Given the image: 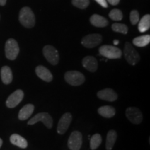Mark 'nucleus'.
Instances as JSON below:
<instances>
[{"instance_id": "c85d7f7f", "label": "nucleus", "mask_w": 150, "mask_h": 150, "mask_svg": "<svg viewBox=\"0 0 150 150\" xmlns=\"http://www.w3.org/2000/svg\"><path fill=\"white\" fill-rule=\"evenodd\" d=\"M95 1L104 8H107L108 7V4L106 0H95Z\"/></svg>"}, {"instance_id": "0eeeda50", "label": "nucleus", "mask_w": 150, "mask_h": 150, "mask_svg": "<svg viewBox=\"0 0 150 150\" xmlns=\"http://www.w3.org/2000/svg\"><path fill=\"white\" fill-rule=\"evenodd\" d=\"M42 53L47 61L52 65H56L59 63V54L57 50L52 45H45L43 47Z\"/></svg>"}, {"instance_id": "c756f323", "label": "nucleus", "mask_w": 150, "mask_h": 150, "mask_svg": "<svg viewBox=\"0 0 150 150\" xmlns=\"http://www.w3.org/2000/svg\"><path fill=\"white\" fill-rule=\"evenodd\" d=\"M106 1H108V3L112 6H116L120 3V0H106Z\"/></svg>"}, {"instance_id": "a211bd4d", "label": "nucleus", "mask_w": 150, "mask_h": 150, "mask_svg": "<svg viewBox=\"0 0 150 150\" xmlns=\"http://www.w3.org/2000/svg\"><path fill=\"white\" fill-rule=\"evenodd\" d=\"M10 141L13 145L17 146V147L25 149L27 147L28 142L25 138L19 134H14L11 135L10 137Z\"/></svg>"}, {"instance_id": "f257e3e1", "label": "nucleus", "mask_w": 150, "mask_h": 150, "mask_svg": "<svg viewBox=\"0 0 150 150\" xmlns=\"http://www.w3.org/2000/svg\"><path fill=\"white\" fill-rule=\"evenodd\" d=\"M19 21L23 27L31 29L35 26V18L33 12L29 7L24 6L20 11Z\"/></svg>"}, {"instance_id": "412c9836", "label": "nucleus", "mask_w": 150, "mask_h": 150, "mask_svg": "<svg viewBox=\"0 0 150 150\" xmlns=\"http://www.w3.org/2000/svg\"><path fill=\"white\" fill-rule=\"evenodd\" d=\"M117 134L115 130H110L108 132L106 140V150H111L114 147L116 140H117Z\"/></svg>"}, {"instance_id": "6e6552de", "label": "nucleus", "mask_w": 150, "mask_h": 150, "mask_svg": "<svg viewBox=\"0 0 150 150\" xmlns=\"http://www.w3.org/2000/svg\"><path fill=\"white\" fill-rule=\"evenodd\" d=\"M103 38L99 33H93L83 37L81 40V44L86 48H94L102 42Z\"/></svg>"}, {"instance_id": "4468645a", "label": "nucleus", "mask_w": 150, "mask_h": 150, "mask_svg": "<svg viewBox=\"0 0 150 150\" xmlns=\"http://www.w3.org/2000/svg\"><path fill=\"white\" fill-rule=\"evenodd\" d=\"M82 65L87 70L91 72H95L98 68V63L94 56H88L82 60Z\"/></svg>"}, {"instance_id": "f8f14e48", "label": "nucleus", "mask_w": 150, "mask_h": 150, "mask_svg": "<svg viewBox=\"0 0 150 150\" xmlns=\"http://www.w3.org/2000/svg\"><path fill=\"white\" fill-rule=\"evenodd\" d=\"M72 116L70 112H66L62 117L59 121V124L57 126V132L58 134L63 135L66 132L68 129L70 125L72 122Z\"/></svg>"}, {"instance_id": "2eb2a0df", "label": "nucleus", "mask_w": 150, "mask_h": 150, "mask_svg": "<svg viewBox=\"0 0 150 150\" xmlns=\"http://www.w3.org/2000/svg\"><path fill=\"white\" fill-rule=\"evenodd\" d=\"M35 73L39 78L46 82H50L53 79V75L51 72L47 67L42 65H38L36 67Z\"/></svg>"}, {"instance_id": "f03ea898", "label": "nucleus", "mask_w": 150, "mask_h": 150, "mask_svg": "<svg viewBox=\"0 0 150 150\" xmlns=\"http://www.w3.org/2000/svg\"><path fill=\"white\" fill-rule=\"evenodd\" d=\"M20 47L18 43L13 38H9L5 44V55L7 59L11 61H14L18 57Z\"/></svg>"}, {"instance_id": "39448f33", "label": "nucleus", "mask_w": 150, "mask_h": 150, "mask_svg": "<svg viewBox=\"0 0 150 150\" xmlns=\"http://www.w3.org/2000/svg\"><path fill=\"white\" fill-rule=\"evenodd\" d=\"M65 80L70 85L78 86L84 83L85 76L78 71H68L65 74Z\"/></svg>"}, {"instance_id": "2f4dec72", "label": "nucleus", "mask_w": 150, "mask_h": 150, "mask_svg": "<svg viewBox=\"0 0 150 150\" xmlns=\"http://www.w3.org/2000/svg\"><path fill=\"white\" fill-rule=\"evenodd\" d=\"M113 44L115 45H117L119 44V40H113Z\"/></svg>"}, {"instance_id": "b1692460", "label": "nucleus", "mask_w": 150, "mask_h": 150, "mask_svg": "<svg viewBox=\"0 0 150 150\" xmlns=\"http://www.w3.org/2000/svg\"><path fill=\"white\" fill-rule=\"evenodd\" d=\"M102 142V138L100 134H94L91 137V141H90V147L92 150H95L99 147Z\"/></svg>"}, {"instance_id": "ddd939ff", "label": "nucleus", "mask_w": 150, "mask_h": 150, "mask_svg": "<svg viewBox=\"0 0 150 150\" xmlns=\"http://www.w3.org/2000/svg\"><path fill=\"white\" fill-rule=\"evenodd\" d=\"M97 97L107 102H114L117 99V94L111 88H106L99 91L97 93Z\"/></svg>"}, {"instance_id": "1a4fd4ad", "label": "nucleus", "mask_w": 150, "mask_h": 150, "mask_svg": "<svg viewBox=\"0 0 150 150\" xmlns=\"http://www.w3.org/2000/svg\"><path fill=\"white\" fill-rule=\"evenodd\" d=\"M82 145V134L78 131L72 132L69 137L67 146L70 150H79Z\"/></svg>"}, {"instance_id": "aec40b11", "label": "nucleus", "mask_w": 150, "mask_h": 150, "mask_svg": "<svg viewBox=\"0 0 150 150\" xmlns=\"http://www.w3.org/2000/svg\"><path fill=\"white\" fill-rule=\"evenodd\" d=\"M97 111L99 115L106 118H110L115 115V108L111 106H101L98 108Z\"/></svg>"}, {"instance_id": "bb28decb", "label": "nucleus", "mask_w": 150, "mask_h": 150, "mask_svg": "<svg viewBox=\"0 0 150 150\" xmlns=\"http://www.w3.org/2000/svg\"><path fill=\"white\" fill-rule=\"evenodd\" d=\"M72 4L76 8L85 9L90 4V0H72Z\"/></svg>"}, {"instance_id": "a878e982", "label": "nucleus", "mask_w": 150, "mask_h": 150, "mask_svg": "<svg viewBox=\"0 0 150 150\" xmlns=\"http://www.w3.org/2000/svg\"><path fill=\"white\" fill-rule=\"evenodd\" d=\"M109 18L114 21H120L123 18L122 12L119 9H112L108 14Z\"/></svg>"}, {"instance_id": "473e14b6", "label": "nucleus", "mask_w": 150, "mask_h": 150, "mask_svg": "<svg viewBox=\"0 0 150 150\" xmlns=\"http://www.w3.org/2000/svg\"><path fill=\"white\" fill-rule=\"evenodd\" d=\"M2 144H3V140H1V138H0V148H1V145H2Z\"/></svg>"}, {"instance_id": "cd10ccee", "label": "nucleus", "mask_w": 150, "mask_h": 150, "mask_svg": "<svg viewBox=\"0 0 150 150\" xmlns=\"http://www.w3.org/2000/svg\"><path fill=\"white\" fill-rule=\"evenodd\" d=\"M140 20V15L138 11L133 10L130 13V21L133 25L138 24Z\"/></svg>"}, {"instance_id": "393cba45", "label": "nucleus", "mask_w": 150, "mask_h": 150, "mask_svg": "<svg viewBox=\"0 0 150 150\" xmlns=\"http://www.w3.org/2000/svg\"><path fill=\"white\" fill-rule=\"evenodd\" d=\"M112 31L115 32L121 33L123 34H127L128 33V27L124 24L120 23H114L112 25Z\"/></svg>"}, {"instance_id": "7c9ffc66", "label": "nucleus", "mask_w": 150, "mask_h": 150, "mask_svg": "<svg viewBox=\"0 0 150 150\" xmlns=\"http://www.w3.org/2000/svg\"><path fill=\"white\" fill-rule=\"evenodd\" d=\"M6 1L7 0H0V6H5L6 4Z\"/></svg>"}, {"instance_id": "7ed1b4c3", "label": "nucleus", "mask_w": 150, "mask_h": 150, "mask_svg": "<svg viewBox=\"0 0 150 150\" xmlns=\"http://www.w3.org/2000/svg\"><path fill=\"white\" fill-rule=\"evenodd\" d=\"M99 52L104 57L108 59H120L122 55L120 49L111 45H103L99 49Z\"/></svg>"}, {"instance_id": "20e7f679", "label": "nucleus", "mask_w": 150, "mask_h": 150, "mask_svg": "<svg viewBox=\"0 0 150 150\" xmlns=\"http://www.w3.org/2000/svg\"><path fill=\"white\" fill-rule=\"evenodd\" d=\"M124 54H125V59L130 65H134L137 64L140 59L139 54L129 42L125 43V48H124Z\"/></svg>"}, {"instance_id": "9d476101", "label": "nucleus", "mask_w": 150, "mask_h": 150, "mask_svg": "<svg viewBox=\"0 0 150 150\" xmlns=\"http://www.w3.org/2000/svg\"><path fill=\"white\" fill-rule=\"evenodd\" d=\"M126 116L131 122L135 125H139L142 121V113L139 108L129 107L126 110Z\"/></svg>"}, {"instance_id": "6ab92c4d", "label": "nucleus", "mask_w": 150, "mask_h": 150, "mask_svg": "<svg viewBox=\"0 0 150 150\" xmlns=\"http://www.w3.org/2000/svg\"><path fill=\"white\" fill-rule=\"evenodd\" d=\"M1 81L5 85H8L13 81V72L8 66H4L1 69Z\"/></svg>"}, {"instance_id": "4be33fe9", "label": "nucleus", "mask_w": 150, "mask_h": 150, "mask_svg": "<svg viewBox=\"0 0 150 150\" xmlns=\"http://www.w3.org/2000/svg\"><path fill=\"white\" fill-rule=\"evenodd\" d=\"M150 28V16L149 14L142 17L138 22V30L140 32L143 33L148 31Z\"/></svg>"}, {"instance_id": "f3484780", "label": "nucleus", "mask_w": 150, "mask_h": 150, "mask_svg": "<svg viewBox=\"0 0 150 150\" xmlns=\"http://www.w3.org/2000/svg\"><path fill=\"white\" fill-rule=\"evenodd\" d=\"M34 108V106L31 104H28L24 106L20 109V112H19V120H27L28 118H29L31 117V115H32Z\"/></svg>"}, {"instance_id": "5701e85b", "label": "nucleus", "mask_w": 150, "mask_h": 150, "mask_svg": "<svg viewBox=\"0 0 150 150\" xmlns=\"http://www.w3.org/2000/svg\"><path fill=\"white\" fill-rule=\"evenodd\" d=\"M150 42V35H144L141 36H138L135 38L133 40V44L134 45L139 47H143L147 46Z\"/></svg>"}, {"instance_id": "dca6fc26", "label": "nucleus", "mask_w": 150, "mask_h": 150, "mask_svg": "<svg viewBox=\"0 0 150 150\" xmlns=\"http://www.w3.org/2000/svg\"><path fill=\"white\" fill-rule=\"evenodd\" d=\"M90 22H91V24L93 25L94 27L100 28L106 27L108 24V21L107 19L97 14L93 15L91 17V18H90Z\"/></svg>"}, {"instance_id": "423d86ee", "label": "nucleus", "mask_w": 150, "mask_h": 150, "mask_svg": "<svg viewBox=\"0 0 150 150\" xmlns=\"http://www.w3.org/2000/svg\"><path fill=\"white\" fill-rule=\"evenodd\" d=\"M42 122L43 124L45 125L46 127L48 129H52V126H53V119H52V116L46 112H39L35 115L34 117L29 120L28 122V125H33L36 124L38 122Z\"/></svg>"}, {"instance_id": "9b49d317", "label": "nucleus", "mask_w": 150, "mask_h": 150, "mask_svg": "<svg viewBox=\"0 0 150 150\" xmlns=\"http://www.w3.org/2000/svg\"><path fill=\"white\" fill-rule=\"evenodd\" d=\"M24 92L22 90H17L8 97L6 102L7 107L13 108L16 107L24 98Z\"/></svg>"}]
</instances>
